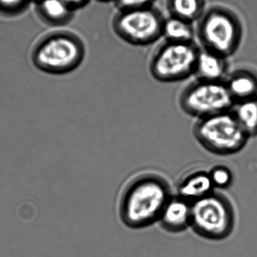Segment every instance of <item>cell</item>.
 Listing matches in <instances>:
<instances>
[{"mask_svg":"<svg viewBox=\"0 0 257 257\" xmlns=\"http://www.w3.org/2000/svg\"><path fill=\"white\" fill-rule=\"evenodd\" d=\"M167 179L158 174L143 173L131 180L122 192L119 205L122 223L131 229H142L159 220L172 197Z\"/></svg>","mask_w":257,"mask_h":257,"instance_id":"cell-1","label":"cell"},{"mask_svg":"<svg viewBox=\"0 0 257 257\" xmlns=\"http://www.w3.org/2000/svg\"><path fill=\"white\" fill-rule=\"evenodd\" d=\"M196 37L202 48L229 58L239 49L244 26L239 15L229 6H208L197 21Z\"/></svg>","mask_w":257,"mask_h":257,"instance_id":"cell-2","label":"cell"},{"mask_svg":"<svg viewBox=\"0 0 257 257\" xmlns=\"http://www.w3.org/2000/svg\"><path fill=\"white\" fill-rule=\"evenodd\" d=\"M85 47L69 32H54L42 38L33 48L32 62L39 70L50 75H64L82 63Z\"/></svg>","mask_w":257,"mask_h":257,"instance_id":"cell-3","label":"cell"},{"mask_svg":"<svg viewBox=\"0 0 257 257\" xmlns=\"http://www.w3.org/2000/svg\"><path fill=\"white\" fill-rule=\"evenodd\" d=\"M193 133L204 149L218 156L238 154L250 139L231 111L198 119Z\"/></svg>","mask_w":257,"mask_h":257,"instance_id":"cell-4","label":"cell"},{"mask_svg":"<svg viewBox=\"0 0 257 257\" xmlns=\"http://www.w3.org/2000/svg\"><path fill=\"white\" fill-rule=\"evenodd\" d=\"M235 222L233 204L220 192L214 191L192 203L191 227L202 238L225 239L233 232Z\"/></svg>","mask_w":257,"mask_h":257,"instance_id":"cell-5","label":"cell"},{"mask_svg":"<svg viewBox=\"0 0 257 257\" xmlns=\"http://www.w3.org/2000/svg\"><path fill=\"white\" fill-rule=\"evenodd\" d=\"M165 17L158 8L118 10L112 20L115 34L133 46H149L163 36Z\"/></svg>","mask_w":257,"mask_h":257,"instance_id":"cell-6","label":"cell"},{"mask_svg":"<svg viewBox=\"0 0 257 257\" xmlns=\"http://www.w3.org/2000/svg\"><path fill=\"white\" fill-rule=\"evenodd\" d=\"M200 51L193 42L164 41L155 50L149 62V71L156 81L178 82L194 75Z\"/></svg>","mask_w":257,"mask_h":257,"instance_id":"cell-7","label":"cell"},{"mask_svg":"<svg viewBox=\"0 0 257 257\" xmlns=\"http://www.w3.org/2000/svg\"><path fill=\"white\" fill-rule=\"evenodd\" d=\"M185 114L198 119L231 111L235 101L224 81L197 79L185 87L178 99Z\"/></svg>","mask_w":257,"mask_h":257,"instance_id":"cell-8","label":"cell"},{"mask_svg":"<svg viewBox=\"0 0 257 257\" xmlns=\"http://www.w3.org/2000/svg\"><path fill=\"white\" fill-rule=\"evenodd\" d=\"M192 203L178 195L169 199L158 223L167 232L178 233L191 227Z\"/></svg>","mask_w":257,"mask_h":257,"instance_id":"cell-9","label":"cell"},{"mask_svg":"<svg viewBox=\"0 0 257 257\" xmlns=\"http://www.w3.org/2000/svg\"><path fill=\"white\" fill-rule=\"evenodd\" d=\"M227 59L201 48L194 75H196L197 79L204 81H224L228 76Z\"/></svg>","mask_w":257,"mask_h":257,"instance_id":"cell-10","label":"cell"},{"mask_svg":"<svg viewBox=\"0 0 257 257\" xmlns=\"http://www.w3.org/2000/svg\"><path fill=\"white\" fill-rule=\"evenodd\" d=\"M214 191L215 188L208 172L198 170L190 172L181 180L178 185L177 195L193 203Z\"/></svg>","mask_w":257,"mask_h":257,"instance_id":"cell-11","label":"cell"},{"mask_svg":"<svg viewBox=\"0 0 257 257\" xmlns=\"http://www.w3.org/2000/svg\"><path fill=\"white\" fill-rule=\"evenodd\" d=\"M226 87L235 102L257 97V74L247 69H238L228 75Z\"/></svg>","mask_w":257,"mask_h":257,"instance_id":"cell-12","label":"cell"},{"mask_svg":"<svg viewBox=\"0 0 257 257\" xmlns=\"http://www.w3.org/2000/svg\"><path fill=\"white\" fill-rule=\"evenodd\" d=\"M166 9L170 16L190 22H197L205 13L207 0H165Z\"/></svg>","mask_w":257,"mask_h":257,"instance_id":"cell-13","label":"cell"},{"mask_svg":"<svg viewBox=\"0 0 257 257\" xmlns=\"http://www.w3.org/2000/svg\"><path fill=\"white\" fill-rule=\"evenodd\" d=\"M196 36V27L193 23L170 15L164 19L162 36L164 40L175 42H193Z\"/></svg>","mask_w":257,"mask_h":257,"instance_id":"cell-14","label":"cell"},{"mask_svg":"<svg viewBox=\"0 0 257 257\" xmlns=\"http://www.w3.org/2000/svg\"><path fill=\"white\" fill-rule=\"evenodd\" d=\"M231 111L249 138L257 136V97L235 102Z\"/></svg>","mask_w":257,"mask_h":257,"instance_id":"cell-15","label":"cell"},{"mask_svg":"<svg viewBox=\"0 0 257 257\" xmlns=\"http://www.w3.org/2000/svg\"><path fill=\"white\" fill-rule=\"evenodd\" d=\"M37 4L39 15L50 24H65L73 14V9L63 0H39Z\"/></svg>","mask_w":257,"mask_h":257,"instance_id":"cell-16","label":"cell"},{"mask_svg":"<svg viewBox=\"0 0 257 257\" xmlns=\"http://www.w3.org/2000/svg\"><path fill=\"white\" fill-rule=\"evenodd\" d=\"M214 188H228L233 182L234 175L229 167L223 165L214 166L208 172Z\"/></svg>","mask_w":257,"mask_h":257,"instance_id":"cell-17","label":"cell"},{"mask_svg":"<svg viewBox=\"0 0 257 257\" xmlns=\"http://www.w3.org/2000/svg\"><path fill=\"white\" fill-rule=\"evenodd\" d=\"M156 1L157 0H116L114 3L118 10H132L153 7Z\"/></svg>","mask_w":257,"mask_h":257,"instance_id":"cell-18","label":"cell"},{"mask_svg":"<svg viewBox=\"0 0 257 257\" xmlns=\"http://www.w3.org/2000/svg\"><path fill=\"white\" fill-rule=\"evenodd\" d=\"M30 0H0V12L16 14L22 11Z\"/></svg>","mask_w":257,"mask_h":257,"instance_id":"cell-19","label":"cell"},{"mask_svg":"<svg viewBox=\"0 0 257 257\" xmlns=\"http://www.w3.org/2000/svg\"><path fill=\"white\" fill-rule=\"evenodd\" d=\"M69 7L73 10L78 8L82 7L83 6L89 3V0H63Z\"/></svg>","mask_w":257,"mask_h":257,"instance_id":"cell-20","label":"cell"},{"mask_svg":"<svg viewBox=\"0 0 257 257\" xmlns=\"http://www.w3.org/2000/svg\"><path fill=\"white\" fill-rule=\"evenodd\" d=\"M98 1L102 2V3H110V2H113L114 3L116 0H98Z\"/></svg>","mask_w":257,"mask_h":257,"instance_id":"cell-21","label":"cell"},{"mask_svg":"<svg viewBox=\"0 0 257 257\" xmlns=\"http://www.w3.org/2000/svg\"><path fill=\"white\" fill-rule=\"evenodd\" d=\"M35 1L38 2L39 1V0H35Z\"/></svg>","mask_w":257,"mask_h":257,"instance_id":"cell-22","label":"cell"}]
</instances>
